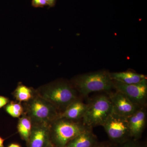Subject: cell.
<instances>
[{"instance_id": "277c9868", "label": "cell", "mask_w": 147, "mask_h": 147, "mask_svg": "<svg viewBox=\"0 0 147 147\" xmlns=\"http://www.w3.org/2000/svg\"><path fill=\"white\" fill-rule=\"evenodd\" d=\"M25 104V113L31 120L32 124L50 125L59 116L57 109L37 93Z\"/></svg>"}, {"instance_id": "8992f818", "label": "cell", "mask_w": 147, "mask_h": 147, "mask_svg": "<svg viewBox=\"0 0 147 147\" xmlns=\"http://www.w3.org/2000/svg\"><path fill=\"white\" fill-rule=\"evenodd\" d=\"M102 126L113 142L122 144L130 137L127 117L112 113Z\"/></svg>"}, {"instance_id": "3957f363", "label": "cell", "mask_w": 147, "mask_h": 147, "mask_svg": "<svg viewBox=\"0 0 147 147\" xmlns=\"http://www.w3.org/2000/svg\"><path fill=\"white\" fill-rule=\"evenodd\" d=\"M74 88L83 96L94 92L110 91L113 88L110 73L106 71L84 74L74 78Z\"/></svg>"}, {"instance_id": "6da1fadb", "label": "cell", "mask_w": 147, "mask_h": 147, "mask_svg": "<svg viewBox=\"0 0 147 147\" xmlns=\"http://www.w3.org/2000/svg\"><path fill=\"white\" fill-rule=\"evenodd\" d=\"M76 92L74 87L69 83L59 81L44 86L37 93L53 104L61 114L78 99Z\"/></svg>"}, {"instance_id": "7a4b0ae2", "label": "cell", "mask_w": 147, "mask_h": 147, "mask_svg": "<svg viewBox=\"0 0 147 147\" xmlns=\"http://www.w3.org/2000/svg\"><path fill=\"white\" fill-rule=\"evenodd\" d=\"M51 143L57 147H65L71 140L90 128L83 123L58 118L49 125Z\"/></svg>"}, {"instance_id": "d6986e66", "label": "cell", "mask_w": 147, "mask_h": 147, "mask_svg": "<svg viewBox=\"0 0 147 147\" xmlns=\"http://www.w3.org/2000/svg\"><path fill=\"white\" fill-rule=\"evenodd\" d=\"M9 102L8 98L0 96V108L5 106Z\"/></svg>"}, {"instance_id": "9c48e42d", "label": "cell", "mask_w": 147, "mask_h": 147, "mask_svg": "<svg viewBox=\"0 0 147 147\" xmlns=\"http://www.w3.org/2000/svg\"><path fill=\"white\" fill-rule=\"evenodd\" d=\"M51 144L49 125L33 124L28 147H47Z\"/></svg>"}, {"instance_id": "8fae6325", "label": "cell", "mask_w": 147, "mask_h": 147, "mask_svg": "<svg viewBox=\"0 0 147 147\" xmlns=\"http://www.w3.org/2000/svg\"><path fill=\"white\" fill-rule=\"evenodd\" d=\"M87 108V104L84 103L80 99H76L60 114L59 118L77 121L83 118Z\"/></svg>"}, {"instance_id": "603a6c76", "label": "cell", "mask_w": 147, "mask_h": 147, "mask_svg": "<svg viewBox=\"0 0 147 147\" xmlns=\"http://www.w3.org/2000/svg\"><path fill=\"white\" fill-rule=\"evenodd\" d=\"M93 147H106L105 146H94Z\"/></svg>"}, {"instance_id": "5bb4252c", "label": "cell", "mask_w": 147, "mask_h": 147, "mask_svg": "<svg viewBox=\"0 0 147 147\" xmlns=\"http://www.w3.org/2000/svg\"><path fill=\"white\" fill-rule=\"evenodd\" d=\"M18 120L17 129L21 139L27 143L31 132L33 124L29 117L25 113Z\"/></svg>"}, {"instance_id": "ac0fdd59", "label": "cell", "mask_w": 147, "mask_h": 147, "mask_svg": "<svg viewBox=\"0 0 147 147\" xmlns=\"http://www.w3.org/2000/svg\"><path fill=\"white\" fill-rule=\"evenodd\" d=\"M120 147H144L135 142L127 141L122 144Z\"/></svg>"}, {"instance_id": "2e32d148", "label": "cell", "mask_w": 147, "mask_h": 147, "mask_svg": "<svg viewBox=\"0 0 147 147\" xmlns=\"http://www.w3.org/2000/svg\"><path fill=\"white\" fill-rule=\"evenodd\" d=\"M5 110L13 118L20 117L24 113V108L20 102L11 101L6 105Z\"/></svg>"}, {"instance_id": "7402d4cb", "label": "cell", "mask_w": 147, "mask_h": 147, "mask_svg": "<svg viewBox=\"0 0 147 147\" xmlns=\"http://www.w3.org/2000/svg\"><path fill=\"white\" fill-rule=\"evenodd\" d=\"M47 147H57L56 146H54V145H53V144L51 143V144H50V145H49V146H48Z\"/></svg>"}, {"instance_id": "4fadbf2b", "label": "cell", "mask_w": 147, "mask_h": 147, "mask_svg": "<svg viewBox=\"0 0 147 147\" xmlns=\"http://www.w3.org/2000/svg\"><path fill=\"white\" fill-rule=\"evenodd\" d=\"M96 143V137L90 129L71 140L65 147H93Z\"/></svg>"}, {"instance_id": "7c38bea8", "label": "cell", "mask_w": 147, "mask_h": 147, "mask_svg": "<svg viewBox=\"0 0 147 147\" xmlns=\"http://www.w3.org/2000/svg\"><path fill=\"white\" fill-rule=\"evenodd\" d=\"M110 75L113 81L126 84H138L147 79L144 74L129 71L110 73Z\"/></svg>"}, {"instance_id": "ba28073f", "label": "cell", "mask_w": 147, "mask_h": 147, "mask_svg": "<svg viewBox=\"0 0 147 147\" xmlns=\"http://www.w3.org/2000/svg\"><path fill=\"white\" fill-rule=\"evenodd\" d=\"M113 107V113L125 117H129L142 106L135 104L125 95L116 91L109 94Z\"/></svg>"}, {"instance_id": "44dd1931", "label": "cell", "mask_w": 147, "mask_h": 147, "mask_svg": "<svg viewBox=\"0 0 147 147\" xmlns=\"http://www.w3.org/2000/svg\"><path fill=\"white\" fill-rule=\"evenodd\" d=\"M4 141L5 139L0 137V147H4Z\"/></svg>"}, {"instance_id": "30bf717a", "label": "cell", "mask_w": 147, "mask_h": 147, "mask_svg": "<svg viewBox=\"0 0 147 147\" xmlns=\"http://www.w3.org/2000/svg\"><path fill=\"white\" fill-rule=\"evenodd\" d=\"M146 111L145 106H142L127 117L130 137L135 139L141 137L146 122Z\"/></svg>"}, {"instance_id": "ffe728a7", "label": "cell", "mask_w": 147, "mask_h": 147, "mask_svg": "<svg viewBox=\"0 0 147 147\" xmlns=\"http://www.w3.org/2000/svg\"><path fill=\"white\" fill-rule=\"evenodd\" d=\"M8 147H21V146L18 144L13 143V144H11L9 145Z\"/></svg>"}, {"instance_id": "e0dca14e", "label": "cell", "mask_w": 147, "mask_h": 147, "mask_svg": "<svg viewBox=\"0 0 147 147\" xmlns=\"http://www.w3.org/2000/svg\"><path fill=\"white\" fill-rule=\"evenodd\" d=\"M32 5L34 7H42L47 5V3L45 0H32Z\"/></svg>"}, {"instance_id": "52a82bcc", "label": "cell", "mask_w": 147, "mask_h": 147, "mask_svg": "<svg viewBox=\"0 0 147 147\" xmlns=\"http://www.w3.org/2000/svg\"><path fill=\"white\" fill-rule=\"evenodd\" d=\"M113 88L125 95L132 102L145 106L147 98V79L138 84H126L113 81Z\"/></svg>"}, {"instance_id": "5b68a950", "label": "cell", "mask_w": 147, "mask_h": 147, "mask_svg": "<svg viewBox=\"0 0 147 147\" xmlns=\"http://www.w3.org/2000/svg\"><path fill=\"white\" fill-rule=\"evenodd\" d=\"M112 113L113 107L109 97L104 95L98 96L87 104L82 123L90 128L102 126Z\"/></svg>"}, {"instance_id": "9a60e30c", "label": "cell", "mask_w": 147, "mask_h": 147, "mask_svg": "<svg viewBox=\"0 0 147 147\" xmlns=\"http://www.w3.org/2000/svg\"><path fill=\"white\" fill-rule=\"evenodd\" d=\"M13 96L16 100L20 102H28L34 95L31 88L20 83L14 91Z\"/></svg>"}]
</instances>
